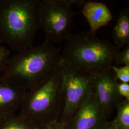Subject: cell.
Instances as JSON below:
<instances>
[{
	"mask_svg": "<svg viewBox=\"0 0 129 129\" xmlns=\"http://www.w3.org/2000/svg\"><path fill=\"white\" fill-rule=\"evenodd\" d=\"M10 117H6L5 116H0V126L7 119H8Z\"/></svg>",
	"mask_w": 129,
	"mask_h": 129,
	"instance_id": "ffe728a7",
	"label": "cell"
},
{
	"mask_svg": "<svg viewBox=\"0 0 129 129\" xmlns=\"http://www.w3.org/2000/svg\"><path fill=\"white\" fill-rule=\"evenodd\" d=\"M118 91L120 96L122 98L129 100V84L127 83H118Z\"/></svg>",
	"mask_w": 129,
	"mask_h": 129,
	"instance_id": "e0dca14e",
	"label": "cell"
},
{
	"mask_svg": "<svg viewBox=\"0 0 129 129\" xmlns=\"http://www.w3.org/2000/svg\"><path fill=\"white\" fill-rule=\"evenodd\" d=\"M98 129H117L113 120L106 121Z\"/></svg>",
	"mask_w": 129,
	"mask_h": 129,
	"instance_id": "d6986e66",
	"label": "cell"
},
{
	"mask_svg": "<svg viewBox=\"0 0 129 129\" xmlns=\"http://www.w3.org/2000/svg\"><path fill=\"white\" fill-rule=\"evenodd\" d=\"M111 69L114 71L117 79H119L120 82L129 83V66H123L118 67L112 65Z\"/></svg>",
	"mask_w": 129,
	"mask_h": 129,
	"instance_id": "5bb4252c",
	"label": "cell"
},
{
	"mask_svg": "<svg viewBox=\"0 0 129 129\" xmlns=\"http://www.w3.org/2000/svg\"><path fill=\"white\" fill-rule=\"evenodd\" d=\"M40 0H0V43L18 53L32 47L40 29Z\"/></svg>",
	"mask_w": 129,
	"mask_h": 129,
	"instance_id": "7a4b0ae2",
	"label": "cell"
},
{
	"mask_svg": "<svg viewBox=\"0 0 129 129\" xmlns=\"http://www.w3.org/2000/svg\"><path fill=\"white\" fill-rule=\"evenodd\" d=\"M107 119L91 91L66 125V129H98Z\"/></svg>",
	"mask_w": 129,
	"mask_h": 129,
	"instance_id": "ba28073f",
	"label": "cell"
},
{
	"mask_svg": "<svg viewBox=\"0 0 129 129\" xmlns=\"http://www.w3.org/2000/svg\"><path fill=\"white\" fill-rule=\"evenodd\" d=\"M114 63L117 66L123 64L129 66V46H126L123 51L119 52Z\"/></svg>",
	"mask_w": 129,
	"mask_h": 129,
	"instance_id": "9a60e30c",
	"label": "cell"
},
{
	"mask_svg": "<svg viewBox=\"0 0 129 129\" xmlns=\"http://www.w3.org/2000/svg\"><path fill=\"white\" fill-rule=\"evenodd\" d=\"M81 13L88 21L90 27L89 31L94 34H96L100 28L108 25L113 19L109 8L102 2H85L83 5Z\"/></svg>",
	"mask_w": 129,
	"mask_h": 129,
	"instance_id": "30bf717a",
	"label": "cell"
},
{
	"mask_svg": "<svg viewBox=\"0 0 129 129\" xmlns=\"http://www.w3.org/2000/svg\"><path fill=\"white\" fill-rule=\"evenodd\" d=\"M70 0H40V29L51 43L67 40L72 35L73 17Z\"/></svg>",
	"mask_w": 129,
	"mask_h": 129,
	"instance_id": "8992f818",
	"label": "cell"
},
{
	"mask_svg": "<svg viewBox=\"0 0 129 129\" xmlns=\"http://www.w3.org/2000/svg\"><path fill=\"white\" fill-rule=\"evenodd\" d=\"M117 115L113 121L117 129H129V100L123 99L116 108Z\"/></svg>",
	"mask_w": 129,
	"mask_h": 129,
	"instance_id": "7c38bea8",
	"label": "cell"
},
{
	"mask_svg": "<svg viewBox=\"0 0 129 129\" xmlns=\"http://www.w3.org/2000/svg\"><path fill=\"white\" fill-rule=\"evenodd\" d=\"M38 128L18 114L10 117L0 126V129H38Z\"/></svg>",
	"mask_w": 129,
	"mask_h": 129,
	"instance_id": "4fadbf2b",
	"label": "cell"
},
{
	"mask_svg": "<svg viewBox=\"0 0 129 129\" xmlns=\"http://www.w3.org/2000/svg\"><path fill=\"white\" fill-rule=\"evenodd\" d=\"M115 46L120 48L129 45V9L128 8L120 11L119 15L112 31Z\"/></svg>",
	"mask_w": 129,
	"mask_h": 129,
	"instance_id": "8fae6325",
	"label": "cell"
},
{
	"mask_svg": "<svg viewBox=\"0 0 129 129\" xmlns=\"http://www.w3.org/2000/svg\"><path fill=\"white\" fill-rule=\"evenodd\" d=\"M62 48L45 40L41 45L10 57L2 76L26 91L49 78L60 64Z\"/></svg>",
	"mask_w": 129,
	"mask_h": 129,
	"instance_id": "6da1fadb",
	"label": "cell"
},
{
	"mask_svg": "<svg viewBox=\"0 0 129 129\" xmlns=\"http://www.w3.org/2000/svg\"><path fill=\"white\" fill-rule=\"evenodd\" d=\"M62 84L60 63L49 78L27 91L17 114L38 127L58 120L62 107Z\"/></svg>",
	"mask_w": 129,
	"mask_h": 129,
	"instance_id": "277c9868",
	"label": "cell"
},
{
	"mask_svg": "<svg viewBox=\"0 0 129 129\" xmlns=\"http://www.w3.org/2000/svg\"><path fill=\"white\" fill-rule=\"evenodd\" d=\"M10 51L6 47L0 45V74L2 73L10 58Z\"/></svg>",
	"mask_w": 129,
	"mask_h": 129,
	"instance_id": "2e32d148",
	"label": "cell"
},
{
	"mask_svg": "<svg viewBox=\"0 0 129 129\" xmlns=\"http://www.w3.org/2000/svg\"><path fill=\"white\" fill-rule=\"evenodd\" d=\"M63 103L58 120L67 124L92 91L94 74L78 69L61 60Z\"/></svg>",
	"mask_w": 129,
	"mask_h": 129,
	"instance_id": "5b68a950",
	"label": "cell"
},
{
	"mask_svg": "<svg viewBox=\"0 0 129 129\" xmlns=\"http://www.w3.org/2000/svg\"><path fill=\"white\" fill-rule=\"evenodd\" d=\"M26 92L0 75V116L17 115Z\"/></svg>",
	"mask_w": 129,
	"mask_h": 129,
	"instance_id": "9c48e42d",
	"label": "cell"
},
{
	"mask_svg": "<svg viewBox=\"0 0 129 129\" xmlns=\"http://www.w3.org/2000/svg\"><path fill=\"white\" fill-rule=\"evenodd\" d=\"M38 129H66V125L56 120L39 127Z\"/></svg>",
	"mask_w": 129,
	"mask_h": 129,
	"instance_id": "ac0fdd59",
	"label": "cell"
},
{
	"mask_svg": "<svg viewBox=\"0 0 129 129\" xmlns=\"http://www.w3.org/2000/svg\"><path fill=\"white\" fill-rule=\"evenodd\" d=\"M118 83L111 69L94 74L92 91L107 119L122 100L118 91Z\"/></svg>",
	"mask_w": 129,
	"mask_h": 129,
	"instance_id": "52a82bcc",
	"label": "cell"
},
{
	"mask_svg": "<svg viewBox=\"0 0 129 129\" xmlns=\"http://www.w3.org/2000/svg\"><path fill=\"white\" fill-rule=\"evenodd\" d=\"M111 42L96 34L82 31L71 35L62 50L61 60L78 69L95 74L111 69L120 52Z\"/></svg>",
	"mask_w": 129,
	"mask_h": 129,
	"instance_id": "3957f363",
	"label": "cell"
}]
</instances>
